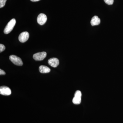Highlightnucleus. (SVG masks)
<instances>
[{"label": "nucleus", "mask_w": 123, "mask_h": 123, "mask_svg": "<svg viewBox=\"0 0 123 123\" xmlns=\"http://www.w3.org/2000/svg\"><path fill=\"white\" fill-rule=\"evenodd\" d=\"M39 70L40 72L42 73H47L50 72L51 69L47 66L44 65H41L39 67Z\"/></svg>", "instance_id": "obj_9"}, {"label": "nucleus", "mask_w": 123, "mask_h": 123, "mask_svg": "<svg viewBox=\"0 0 123 123\" xmlns=\"http://www.w3.org/2000/svg\"><path fill=\"white\" fill-rule=\"evenodd\" d=\"M11 89L6 86H1L0 88V94L4 95H9L11 94Z\"/></svg>", "instance_id": "obj_6"}, {"label": "nucleus", "mask_w": 123, "mask_h": 123, "mask_svg": "<svg viewBox=\"0 0 123 123\" xmlns=\"http://www.w3.org/2000/svg\"><path fill=\"white\" fill-rule=\"evenodd\" d=\"M47 21V16L44 14L40 13L38 15L37 18V21L40 25H43L46 23Z\"/></svg>", "instance_id": "obj_5"}, {"label": "nucleus", "mask_w": 123, "mask_h": 123, "mask_svg": "<svg viewBox=\"0 0 123 123\" xmlns=\"http://www.w3.org/2000/svg\"><path fill=\"white\" fill-rule=\"evenodd\" d=\"M48 63L49 65L53 68H56L59 64V60L56 58H51L48 61Z\"/></svg>", "instance_id": "obj_7"}, {"label": "nucleus", "mask_w": 123, "mask_h": 123, "mask_svg": "<svg viewBox=\"0 0 123 123\" xmlns=\"http://www.w3.org/2000/svg\"><path fill=\"white\" fill-rule=\"evenodd\" d=\"M104 1L107 4L111 5L114 3V0H104Z\"/></svg>", "instance_id": "obj_13"}, {"label": "nucleus", "mask_w": 123, "mask_h": 123, "mask_svg": "<svg viewBox=\"0 0 123 123\" xmlns=\"http://www.w3.org/2000/svg\"><path fill=\"white\" fill-rule=\"evenodd\" d=\"M81 98L74 97L73 99V103L75 104H79L81 102Z\"/></svg>", "instance_id": "obj_10"}, {"label": "nucleus", "mask_w": 123, "mask_h": 123, "mask_svg": "<svg viewBox=\"0 0 123 123\" xmlns=\"http://www.w3.org/2000/svg\"><path fill=\"white\" fill-rule=\"evenodd\" d=\"M101 22L100 18L97 16H94L92 18L91 21V24L93 26L98 25H99Z\"/></svg>", "instance_id": "obj_8"}, {"label": "nucleus", "mask_w": 123, "mask_h": 123, "mask_svg": "<svg viewBox=\"0 0 123 123\" xmlns=\"http://www.w3.org/2000/svg\"><path fill=\"white\" fill-rule=\"evenodd\" d=\"M6 73L4 70L2 69H0V75H5Z\"/></svg>", "instance_id": "obj_15"}, {"label": "nucleus", "mask_w": 123, "mask_h": 123, "mask_svg": "<svg viewBox=\"0 0 123 123\" xmlns=\"http://www.w3.org/2000/svg\"><path fill=\"white\" fill-rule=\"evenodd\" d=\"M10 60L14 64L17 66H22L23 63L21 59L15 55H11L9 56Z\"/></svg>", "instance_id": "obj_2"}, {"label": "nucleus", "mask_w": 123, "mask_h": 123, "mask_svg": "<svg viewBox=\"0 0 123 123\" xmlns=\"http://www.w3.org/2000/svg\"><path fill=\"white\" fill-rule=\"evenodd\" d=\"M16 23V20L14 18L11 19L7 24L4 30V33L5 34H8L12 30Z\"/></svg>", "instance_id": "obj_1"}, {"label": "nucleus", "mask_w": 123, "mask_h": 123, "mask_svg": "<svg viewBox=\"0 0 123 123\" xmlns=\"http://www.w3.org/2000/svg\"><path fill=\"white\" fill-rule=\"evenodd\" d=\"M5 49V47L3 44H0V52H2L3 51H4Z\"/></svg>", "instance_id": "obj_14"}, {"label": "nucleus", "mask_w": 123, "mask_h": 123, "mask_svg": "<svg viewBox=\"0 0 123 123\" xmlns=\"http://www.w3.org/2000/svg\"><path fill=\"white\" fill-rule=\"evenodd\" d=\"M82 96L81 92L79 90H77L75 92L74 97H80L81 98Z\"/></svg>", "instance_id": "obj_11"}, {"label": "nucleus", "mask_w": 123, "mask_h": 123, "mask_svg": "<svg viewBox=\"0 0 123 123\" xmlns=\"http://www.w3.org/2000/svg\"><path fill=\"white\" fill-rule=\"evenodd\" d=\"M31 1H33V2H36V1H39L40 0H31Z\"/></svg>", "instance_id": "obj_16"}, {"label": "nucleus", "mask_w": 123, "mask_h": 123, "mask_svg": "<svg viewBox=\"0 0 123 123\" xmlns=\"http://www.w3.org/2000/svg\"><path fill=\"white\" fill-rule=\"evenodd\" d=\"M29 37V33L27 31H24L20 34L18 37V40L21 43H25L28 40Z\"/></svg>", "instance_id": "obj_4"}, {"label": "nucleus", "mask_w": 123, "mask_h": 123, "mask_svg": "<svg viewBox=\"0 0 123 123\" xmlns=\"http://www.w3.org/2000/svg\"><path fill=\"white\" fill-rule=\"evenodd\" d=\"M47 56V53L45 52H38L34 54L33 58L36 61H42Z\"/></svg>", "instance_id": "obj_3"}, {"label": "nucleus", "mask_w": 123, "mask_h": 123, "mask_svg": "<svg viewBox=\"0 0 123 123\" xmlns=\"http://www.w3.org/2000/svg\"><path fill=\"white\" fill-rule=\"evenodd\" d=\"M7 0H0V8H2L5 6Z\"/></svg>", "instance_id": "obj_12"}]
</instances>
